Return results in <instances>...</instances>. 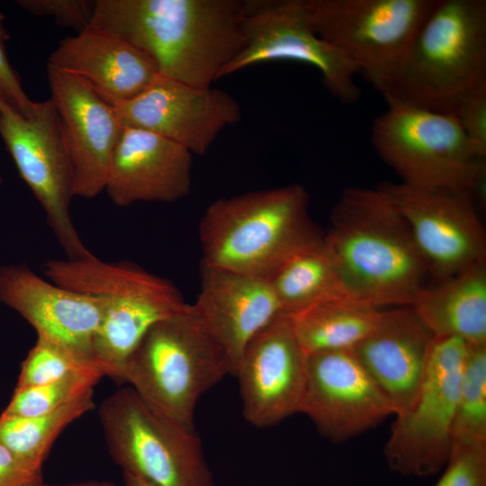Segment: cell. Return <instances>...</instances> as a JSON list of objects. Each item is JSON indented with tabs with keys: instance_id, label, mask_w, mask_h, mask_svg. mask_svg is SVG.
<instances>
[{
	"instance_id": "33",
	"label": "cell",
	"mask_w": 486,
	"mask_h": 486,
	"mask_svg": "<svg viewBox=\"0 0 486 486\" xmlns=\"http://www.w3.org/2000/svg\"><path fill=\"white\" fill-rule=\"evenodd\" d=\"M0 12V95L24 116H30L36 105L25 94L19 75L12 67L5 50L6 31Z\"/></svg>"
},
{
	"instance_id": "8",
	"label": "cell",
	"mask_w": 486,
	"mask_h": 486,
	"mask_svg": "<svg viewBox=\"0 0 486 486\" xmlns=\"http://www.w3.org/2000/svg\"><path fill=\"white\" fill-rule=\"evenodd\" d=\"M98 417L108 453L123 472L152 486H215L195 429L162 417L130 386L109 395Z\"/></svg>"
},
{
	"instance_id": "6",
	"label": "cell",
	"mask_w": 486,
	"mask_h": 486,
	"mask_svg": "<svg viewBox=\"0 0 486 486\" xmlns=\"http://www.w3.org/2000/svg\"><path fill=\"white\" fill-rule=\"evenodd\" d=\"M228 374H233L229 358L188 304L148 330L127 359L121 382L162 417L194 429L199 399Z\"/></svg>"
},
{
	"instance_id": "15",
	"label": "cell",
	"mask_w": 486,
	"mask_h": 486,
	"mask_svg": "<svg viewBox=\"0 0 486 486\" xmlns=\"http://www.w3.org/2000/svg\"><path fill=\"white\" fill-rule=\"evenodd\" d=\"M328 440L340 443L376 427L395 411L350 349L307 356L299 410Z\"/></svg>"
},
{
	"instance_id": "4",
	"label": "cell",
	"mask_w": 486,
	"mask_h": 486,
	"mask_svg": "<svg viewBox=\"0 0 486 486\" xmlns=\"http://www.w3.org/2000/svg\"><path fill=\"white\" fill-rule=\"evenodd\" d=\"M483 86L486 1L436 0L382 94L385 100L454 114Z\"/></svg>"
},
{
	"instance_id": "31",
	"label": "cell",
	"mask_w": 486,
	"mask_h": 486,
	"mask_svg": "<svg viewBox=\"0 0 486 486\" xmlns=\"http://www.w3.org/2000/svg\"><path fill=\"white\" fill-rule=\"evenodd\" d=\"M17 4L39 16H50L61 27L82 32L90 24L94 1L89 0H19Z\"/></svg>"
},
{
	"instance_id": "30",
	"label": "cell",
	"mask_w": 486,
	"mask_h": 486,
	"mask_svg": "<svg viewBox=\"0 0 486 486\" xmlns=\"http://www.w3.org/2000/svg\"><path fill=\"white\" fill-rule=\"evenodd\" d=\"M434 486H486V444H454Z\"/></svg>"
},
{
	"instance_id": "12",
	"label": "cell",
	"mask_w": 486,
	"mask_h": 486,
	"mask_svg": "<svg viewBox=\"0 0 486 486\" xmlns=\"http://www.w3.org/2000/svg\"><path fill=\"white\" fill-rule=\"evenodd\" d=\"M242 26L244 46L220 78L260 63L294 61L317 68L324 86L342 104L360 97L356 68L314 32L307 0H244Z\"/></svg>"
},
{
	"instance_id": "32",
	"label": "cell",
	"mask_w": 486,
	"mask_h": 486,
	"mask_svg": "<svg viewBox=\"0 0 486 486\" xmlns=\"http://www.w3.org/2000/svg\"><path fill=\"white\" fill-rule=\"evenodd\" d=\"M454 115L475 156L486 158V86L463 100Z\"/></svg>"
},
{
	"instance_id": "14",
	"label": "cell",
	"mask_w": 486,
	"mask_h": 486,
	"mask_svg": "<svg viewBox=\"0 0 486 486\" xmlns=\"http://www.w3.org/2000/svg\"><path fill=\"white\" fill-rule=\"evenodd\" d=\"M114 107L122 126L158 134L197 156L204 155L224 129L241 119L239 104L227 92L162 75L139 95Z\"/></svg>"
},
{
	"instance_id": "1",
	"label": "cell",
	"mask_w": 486,
	"mask_h": 486,
	"mask_svg": "<svg viewBox=\"0 0 486 486\" xmlns=\"http://www.w3.org/2000/svg\"><path fill=\"white\" fill-rule=\"evenodd\" d=\"M244 0H97L90 26L144 52L159 75L206 88L242 50Z\"/></svg>"
},
{
	"instance_id": "21",
	"label": "cell",
	"mask_w": 486,
	"mask_h": 486,
	"mask_svg": "<svg viewBox=\"0 0 486 486\" xmlns=\"http://www.w3.org/2000/svg\"><path fill=\"white\" fill-rule=\"evenodd\" d=\"M433 339L413 308L402 306L382 310L374 330L350 349L392 405L394 416L413 405Z\"/></svg>"
},
{
	"instance_id": "24",
	"label": "cell",
	"mask_w": 486,
	"mask_h": 486,
	"mask_svg": "<svg viewBox=\"0 0 486 486\" xmlns=\"http://www.w3.org/2000/svg\"><path fill=\"white\" fill-rule=\"evenodd\" d=\"M382 309L348 295L322 300L288 316L305 354L351 349L376 327Z\"/></svg>"
},
{
	"instance_id": "27",
	"label": "cell",
	"mask_w": 486,
	"mask_h": 486,
	"mask_svg": "<svg viewBox=\"0 0 486 486\" xmlns=\"http://www.w3.org/2000/svg\"><path fill=\"white\" fill-rule=\"evenodd\" d=\"M454 444H486V345H469L453 427Z\"/></svg>"
},
{
	"instance_id": "2",
	"label": "cell",
	"mask_w": 486,
	"mask_h": 486,
	"mask_svg": "<svg viewBox=\"0 0 486 486\" xmlns=\"http://www.w3.org/2000/svg\"><path fill=\"white\" fill-rule=\"evenodd\" d=\"M324 247L349 296L378 309L411 306L429 274L404 218L378 188H346Z\"/></svg>"
},
{
	"instance_id": "25",
	"label": "cell",
	"mask_w": 486,
	"mask_h": 486,
	"mask_svg": "<svg viewBox=\"0 0 486 486\" xmlns=\"http://www.w3.org/2000/svg\"><path fill=\"white\" fill-rule=\"evenodd\" d=\"M93 390L64 406L33 417L0 416V442L26 467L41 473L43 463L58 436L94 407Z\"/></svg>"
},
{
	"instance_id": "10",
	"label": "cell",
	"mask_w": 486,
	"mask_h": 486,
	"mask_svg": "<svg viewBox=\"0 0 486 486\" xmlns=\"http://www.w3.org/2000/svg\"><path fill=\"white\" fill-rule=\"evenodd\" d=\"M468 346L458 338L434 337L417 398L408 411L395 415L383 447L393 472L426 477L446 464Z\"/></svg>"
},
{
	"instance_id": "3",
	"label": "cell",
	"mask_w": 486,
	"mask_h": 486,
	"mask_svg": "<svg viewBox=\"0 0 486 486\" xmlns=\"http://www.w3.org/2000/svg\"><path fill=\"white\" fill-rule=\"evenodd\" d=\"M198 230L201 263L265 280L322 246L325 236L298 184L220 198L206 208Z\"/></svg>"
},
{
	"instance_id": "17",
	"label": "cell",
	"mask_w": 486,
	"mask_h": 486,
	"mask_svg": "<svg viewBox=\"0 0 486 486\" xmlns=\"http://www.w3.org/2000/svg\"><path fill=\"white\" fill-rule=\"evenodd\" d=\"M47 77L73 170L75 197L94 198L104 191L123 126L115 107L78 76L47 64Z\"/></svg>"
},
{
	"instance_id": "7",
	"label": "cell",
	"mask_w": 486,
	"mask_h": 486,
	"mask_svg": "<svg viewBox=\"0 0 486 486\" xmlns=\"http://www.w3.org/2000/svg\"><path fill=\"white\" fill-rule=\"evenodd\" d=\"M371 140L400 183L485 196V158L475 156L454 114L386 100Z\"/></svg>"
},
{
	"instance_id": "34",
	"label": "cell",
	"mask_w": 486,
	"mask_h": 486,
	"mask_svg": "<svg viewBox=\"0 0 486 486\" xmlns=\"http://www.w3.org/2000/svg\"><path fill=\"white\" fill-rule=\"evenodd\" d=\"M42 481L41 473L26 467L0 442V486H29Z\"/></svg>"
},
{
	"instance_id": "23",
	"label": "cell",
	"mask_w": 486,
	"mask_h": 486,
	"mask_svg": "<svg viewBox=\"0 0 486 486\" xmlns=\"http://www.w3.org/2000/svg\"><path fill=\"white\" fill-rule=\"evenodd\" d=\"M411 307L434 337L486 345V258L437 285L426 286Z\"/></svg>"
},
{
	"instance_id": "18",
	"label": "cell",
	"mask_w": 486,
	"mask_h": 486,
	"mask_svg": "<svg viewBox=\"0 0 486 486\" xmlns=\"http://www.w3.org/2000/svg\"><path fill=\"white\" fill-rule=\"evenodd\" d=\"M0 302L24 319L37 337L95 362L94 344L104 310L101 299L63 288L26 264H8L0 266Z\"/></svg>"
},
{
	"instance_id": "37",
	"label": "cell",
	"mask_w": 486,
	"mask_h": 486,
	"mask_svg": "<svg viewBox=\"0 0 486 486\" xmlns=\"http://www.w3.org/2000/svg\"><path fill=\"white\" fill-rule=\"evenodd\" d=\"M1 183H2V179H1V177H0V184H1Z\"/></svg>"
},
{
	"instance_id": "36",
	"label": "cell",
	"mask_w": 486,
	"mask_h": 486,
	"mask_svg": "<svg viewBox=\"0 0 486 486\" xmlns=\"http://www.w3.org/2000/svg\"><path fill=\"white\" fill-rule=\"evenodd\" d=\"M124 486H152L146 481L129 472H123Z\"/></svg>"
},
{
	"instance_id": "11",
	"label": "cell",
	"mask_w": 486,
	"mask_h": 486,
	"mask_svg": "<svg viewBox=\"0 0 486 486\" xmlns=\"http://www.w3.org/2000/svg\"><path fill=\"white\" fill-rule=\"evenodd\" d=\"M0 135L67 258L90 254L71 217L73 170L51 99L36 102L33 112L24 116L0 95Z\"/></svg>"
},
{
	"instance_id": "22",
	"label": "cell",
	"mask_w": 486,
	"mask_h": 486,
	"mask_svg": "<svg viewBox=\"0 0 486 486\" xmlns=\"http://www.w3.org/2000/svg\"><path fill=\"white\" fill-rule=\"evenodd\" d=\"M47 64L78 76L113 106L139 95L159 75L144 52L90 25L61 40Z\"/></svg>"
},
{
	"instance_id": "20",
	"label": "cell",
	"mask_w": 486,
	"mask_h": 486,
	"mask_svg": "<svg viewBox=\"0 0 486 486\" xmlns=\"http://www.w3.org/2000/svg\"><path fill=\"white\" fill-rule=\"evenodd\" d=\"M193 154L158 134L123 126L104 191L120 207L140 202H173L192 186Z\"/></svg>"
},
{
	"instance_id": "9",
	"label": "cell",
	"mask_w": 486,
	"mask_h": 486,
	"mask_svg": "<svg viewBox=\"0 0 486 486\" xmlns=\"http://www.w3.org/2000/svg\"><path fill=\"white\" fill-rule=\"evenodd\" d=\"M436 0H307L319 37L381 93L398 73Z\"/></svg>"
},
{
	"instance_id": "29",
	"label": "cell",
	"mask_w": 486,
	"mask_h": 486,
	"mask_svg": "<svg viewBox=\"0 0 486 486\" xmlns=\"http://www.w3.org/2000/svg\"><path fill=\"white\" fill-rule=\"evenodd\" d=\"M89 370L104 372L94 361L37 337L35 344L21 364L15 389L42 385Z\"/></svg>"
},
{
	"instance_id": "28",
	"label": "cell",
	"mask_w": 486,
	"mask_h": 486,
	"mask_svg": "<svg viewBox=\"0 0 486 486\" xmlns=\"http://www.w3.org/2000/svg\"><path fill=\"white\" fill-rule=\"evenodd\" d=\"M104 376L101 370H89L42 385L14 389L0 416L26 418L55 410L94 390Z\"/></svg>"
},
{
	"instance_id": "35",
	"label": "cell",
	"mask_w": 486,
	"mask_h": 486,
	"mask_svg": "<svg viewBox=\"0 0 486 486\" xmlns=\"http://www.w3.org/2000/svg\"><path fill=\"white\" fill-rule=\"evenodd\" d=\"M29 486H115L112 482L108 481H86L79 482H72L66 484H53V483H45L43 481L37 483H33Z\"/></svg>"
},
{
	"instance_id": "19",
	"label": "cell",
	"mask_w": 486,
	"mask_h": 486,
	"mask_svg": "<svg viewBox=\"0 0 486 486\" xmlns=\"http://www.w3.org/2000/svg\"><path fill=\"white\" fill-rule=\"evenodd\" d=\"M201 289L191 311L229 358L233 374L250 340L283 315L268 280L200 264Z\"/></svg>"
},
{
	"instance_id": "5",
	"label": "cell",
	"mask_w": 486,
	"mask_h": 486,
	"mask_svg": "<svg viewBox=\"0 0 486 486\" xmlns=\"http://www.w3.org/2000/svg\"><path fill=\"white\" fill-rule=\"evenodd\" d=\"M41 268L49 281L104 302L94 358L105 376L118 381L148 330L189 304L168 279L126 260L104 261L90 253L76 259L50 258Z\"/></svg>"
},
{
	"instance_id": "26",
	"label": "cell",
	"mask_w": 486,
	"mask_h": 486,
	"mask_svg": "<svg viewBox=\"0 0 486 486\" xmlns=\"http://www.w3.org/2000/svg\"><path fill=\"white\" fill-rule=\"evenodd\" d=\"M268 281L284 315L333 296H349L324 243L290 259Z\"/></svg>"
},
{
	"instance_id": "13",
	"label": "cell",
	"mask_w": 486,
	"mask_h": 486,
	"mask_svg": "<svg viewBox=\"0 0 486 486\" xmlns=\"http://www.w3.org/2000/svg\"><path fill=\"white\" fill-rule=\"evenodd\" d=\"M377 187L404 218L429 274L440 282L486 258L485 232L470 193L400 182Z\"/></svg>"
},
{
	"instance_id": "16",
	"label": "cell",
	"mask_w": 486,
	"mask_h": 486,
	"mask_svg": "<svg viewBox=\"0 0 486 486\" xmlns=\"http://www.w3.org/2000/svg\"><path fill=\"white\" fill-rule=\"evenodd\" d=\"M306 370L307 355L283 314L250 340L237 364L245 419L267 428L299 412Z\"/></svg>"
}]
</instances>
